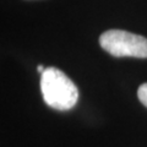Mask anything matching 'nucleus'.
Listing matches in <instances>:
<instances>
[{
    "label": "nucleus",
    "instance_id": "f257e3e1",
    "mask_svg": "<svg viewBox=\"0 0 147 147\" xmlns=\"http://www.w3.org/2000/svg\"><path fill=\"white\" fill-rule=\"evenodd\" d=\"M40 91L44 102L57 110L74 108L79 99L75 84L57 67H47L40 77Z\"/></svg>",
    "mask_w": 147,
    "mask_h": 147
},
{
    "label": "nucleus",
    "instance_id": "7ed1b4c3",
    "mask_svg": "<svg viewBox=\"0 0 147 147\" xmlns=\"http://www.w3.org/2000/svg\"><path fill=\"white\" fill-rule=\"evenodd\" d=\"M137 97H139L140 102L147 107V84H144L139 87L137 90Z\"/></svg>",
    "mask_w": 147,
    "mask_h": 147
},
{
    "label": "nucleus",
    "instance_id": "20e7f679",
    "mask_svg": "<svg viewBox=\"0 0 147 147\" xmlns=\"http://www.w3.org/2000/svg\"><path fill=\"white\" fill-rule=\"evenodd\" d=\"M37 70H38V72H40V74H43V71L45 70V69L43 67V65H38V66H37Z\"/></svg>",
    "mask_w": 147,
    "mask_h": 147
},
{
    "label": "nucleus",
    "instance_id": "f03ea898",
    "mask_svg": "<svg viewBox=\"0 0 147 147\" xmlns=\"http://www.w3.org/2000/svg\"><path fill=\"white\" fill-rule=\"evenodd\" d=\"M99 44L105 52L117 58H147V38L121 30H109L99 37Z\"/></svg>",
    "mask_w": 147,
    "mask_h": 147
}]
</instances>
